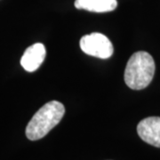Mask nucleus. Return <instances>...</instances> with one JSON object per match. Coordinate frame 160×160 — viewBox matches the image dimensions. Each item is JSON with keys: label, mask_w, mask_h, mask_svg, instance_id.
I'll use <instances>...</instances> for the list:
<instances>
[{"label": "nucleus", "mask_w": 160, "mask_h": 160, "mask_svg": "<svg viewBox=\"0 0 160 160\" xmlns=\"http://www.w3.org/2000/svg\"><path fill=\"white\" fill-rule=\"evenodd\" d=\"M46 47L41 43H36L28 47L21 59V64L28 72H33L41 66L46 58Z\"/></svg>", "instance_id": "5"}, {"label": "nucleus", "mask_w": 160, "mask_h": 160, "mask_svg": "<svg viewBox=\"0 0 160 160\" xmlns=\"http://www.w3.org/2000/svg\"><path fill=\"white\" fill-rule=\"evenodd\" d=\"M141 139L148 144L160 148V118L149 117L142 120L137 126Z\"/></svg>", "instance_id": "4"}, {"label": "nucleus", "mask_w": 160, "mask_h": 160, "mask_svg": "<svg viewBox=\"0 0 160 160\" xmlns=\"http://www.w3.org/2000/svg\"><path fill=\"white\" fill-rule=\"evenodd\" d=\"M80 48L85 53L100 59H108L114 52L110 40L102 33L86 35L80 39Z\"/></svg>", "instance_id": "3"}, {"label": "nucleus", "mask_w": 160, "mask_h": 160, "mask_svg": "<svg viewBox=\"0 0 160 160\" xmlns=\"http://www.w3.org/2000/svg\"><path fill=\"white\" fill-rule=\"evenodd\" d=\"M65 114L62 103L51 101L41 107L30 119L26 127V136L30 141H38L51 131Z\"/></svg>", "instance_id": "1"}, {"label": "nucleus", "mask_w": 160, "mask_h": 160, "mask_svg": "<svg viewBox=\"0 0 160 160\" xmlns=\"http://www.w3.org/2000/svg\"><path fill=\"white\" fill-rule=\"evenodd\" d=\"M117 0H76L75 7L93 12H107L117 8Z\"/></svg>", "instance_id": "6"}, {"label": "nucleus", "mask_w": 160, "mask_h": 160, "mask_svg": "<svg viewBox=\"0 0 160 160\" xmlns=\"http://www.w3.org/2000/svg\"><path fill=\"white\" fill-rule=\"evenodd\" d=\"M155 62L147 52H136L128 60L125 70V82L132 90L146 88L152 81Z\"/></svg>", "instance_id": "2"}]
</instances>
